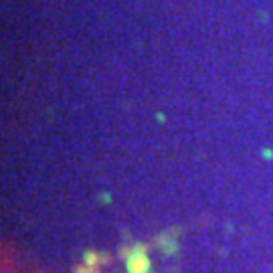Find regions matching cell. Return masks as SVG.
<instances>
[{
    "label": "cell",
    "instance_id": "7a4b0ae2",
    "mask_svg": "<svg viewBox=\"0 0 273 273\" xmlns=\"http://www.w3.org/2000/svg\"><path fill=\"white\" fill-rule=\"evenodd\" d=\"M83 261H85V265H87V267L98 269V265H99V255L95 253V251H87V253L83 255Z\"/></svg>",
    "mask_w": 273,
    "mask_h": 273
},
{
    "label": "cell",
    "instance_id": "6da1fadb",
    "mask_svg": "<svg viewBox=\"0 0 273 273\" xmlns=\"http://www.w3.org/2000/svg\"><path fill=\"white\" fill-rule=\"evenodd\" d=\"M148 269H150L148 249L146 245H140L128 257V273H148Z\"/></svg>",
    "mask_w": 273,
    "mask_h": 273
},
{
    "label": "cell",
    "instance_id": "277c9868",
    "mask_svg": "<svg viewBox=\"0 0 273 273\" xmlns=\"http://www.w3.org/2000/svg\"><path fill=\"white\" fill-rule=\"evenodd\" d=\"M95 273H99V271H98V269H95Z\"/></svg>",
    "mask_w": 273,
    "mask_h": 273
},
{
    "label": "cell",
    "instance_id": "3957f363",
    "mask_svg": "<svg viewBox=\"0 0 273 273\" xmlns=\"http://www.w3.org/2000/svg\"><path fill=\"white\" fill-rule=\"evenodd\" d=\"M73 273H95V269H91V267H87V265L83 263V265H77V267L73 269Z\"/></svg>",
    "mask_w": 273,
    "mask_h": 273
}]
</instances>
